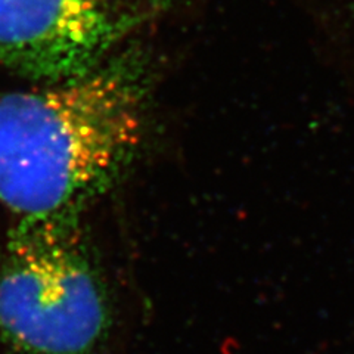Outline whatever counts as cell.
I'll return each mask as SVG.
<instances>
[{
    "label": "cell",
    "mask_w": 354,
    "mask_h": 354,
    "mask_svg": "<svg viewBox=\"0 0 354 354\" xmlns=\"http://www.w3.org/2000/svg\"><path fill=\"white\" fill-rule=\"evenodd\" d=\"M114 310L79 220L21 221L0 251V332L26 354H99Z\"/></svg>",
    "instance_id": "cell-2"
},
{
    "label": "cell",
    "mask_w": 354,
    "mask_h": 354,
    "mask_svg": "<svg viewBox=\"0 0 354 354\" xmlns=\"http://www.w3.org/2000/svg\"><path fill=\"white\" fill-rule=\"evenodd\" d=\"M147 88L135 49L80 79L0 93V204L21 221L79 220L135 157Z\"/></svg>",
    "instance_id": "cell-1"
},
{
    "label": "cell",
    "mask_w": 354,
    "mask_h": 354,
    "mask_svg": "<svg viewBox=\"0 0 354 354\" xmlns=\"http://www.w3.org/2000/svg\"><path fill=\"white\" fill-rule=\"evenodd\" d=\"M325 17L354 79V0H324Z\"/></svg>",
    "instance_id": "cell-4"
},
{
    "label": "cell",
    "mask_w": 354,
    "mask_h": 354,
    "mask_svg": "<svg viewBox=\"0 0 354 354\" xmlns=\"http://www.w3.org/2000/svg\"><path fill=\"white\" fill-rule=\"evenodd\" d=\"M174 0H0V71L40 83L80 79L133 50Z\"/></svg>",
    "instance_id": "cell-3"
}]
</instances>
